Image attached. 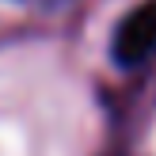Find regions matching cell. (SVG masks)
<instances>
[{
	"label": "cell",
	"instance_id": "cell-1",
	"mask_svg": "<svg viewBox=\"0 0 156 156\" xmlns=\"http://www.w3.org/2000/svg\"><path fill=\"white\" fill-rule=\"evenodd\" d=\"M114 61L118 65H141L156 53V0L137 4L114 30Z\"/></svg>",
	"mask_w": 156,
	"mask_h": 156
}]
</instances>
